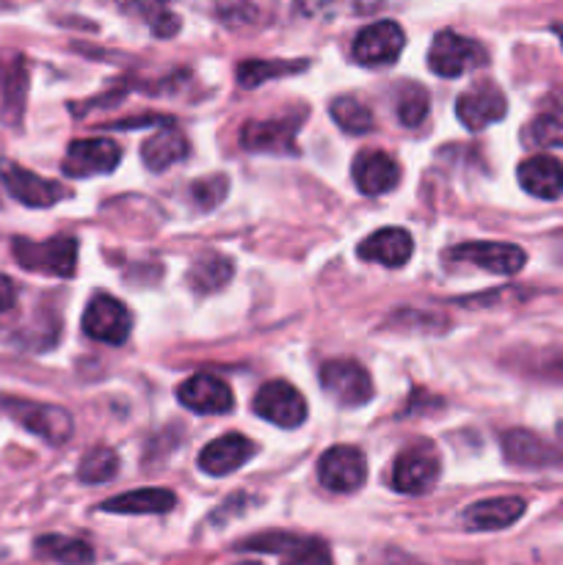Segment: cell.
<instances>
[{
	"label": "cell",
	"instance_id": "1f68e13d",
	"mask_svg": "<svg viewBox=\"0 0 563 565\" xmlns=\"http://www.w3.org/2000/svg\"><path fill=\"white\" fill-rule=\"evenodd\" d=\"M230 191V180L224 174H210L204 180H196L191 185V199L199 210H213L215 204L224 202Z\"/></svg>",
	"mask_w": 563,
	"mask_h": 565
},
{
	"label": "cell",
	"instance_id": "52a82bcc",
	"mask_svg": "<svg viewBox=\"0 0 563 565\" xmlns=\"http://www.w3.org/2000/svg\"><path fill=\"white\" fill-rule=\"evenodd\" d=\"M132 331V315L114 296H94L83 312V334L108 345H125Z\"/></svg>",
	"mask_w": 563,
	"mask_h": 565
},
{
	"label": "cell",
	"instance_id": "d590c367",
	"mask_svg": "<svg viewBox=\"0 0 563 565\" xmlns=\"http://www.w3.org/2000/svg\"><path fill=\"white\" fill-rule=\"evenodd\" d=\"M557 439H561V445H563V419H561V425H557Z\"/></svg>",
	"mask_w": 563,
	"mask_h": 565
},
{
	"label": "cell",
	"instance_id": "7a4b0ae2",
	"mask_svg": "<svg viewBox=\"0 0 563 565\" xmlns=\"http://www.w3.org/2000/svg\"><path fill=\"white\" fill-rule=\"evenodd\" d=\"M439 452L431 441H417L408 445L392 467V489L401 494H425L439 480Z\"/></svg>",
	"mask_w": 563,
	"mask_h": 565
},
{
	"label": "cell",
	"instance_id": "4316f807",
	"mask_svg": "<svg viewBox=\"0 0 563 565\" xmlns=\"http://www.w3.org/2000/svg\"><path fill=\"white\" fill-rule=\"evenodd\" d=\"M331 119L337 121L342 132L348 136H364V132L373 130V110L357 97H337L331 99V108H329Z\"/></svg>",
	"mask_w": 563,
	"mask_h": 565
},
{
	"label": "cell",
	"instance_id": "484cf974",
	"mask_svg": "<svg viewBox=\"0 0 563 565\" xmlns=\"http://www.w3.org/2000/svg\"><path fill=\"white\" fill-rule=\"evenodd\" d=\"M36 552L47 561L64 563V565H92L94 550L86 541L66 539V535H44L36 541Z\"/></svg>",
	"mask_w": 563,
	"mask_h": 565
},
{
	"label": "cell",
	"instance_id": "d6986e66",
	"mask_svg": "<svg viewBox=\"0 0 563 565\" xmlns=\"http://www.w3.org/2000/svg\"><path fill=\"white\" fill-rule=\"evenodd\" d=\"M414 241L406 230L397 226H386V230L373 232L368 241L359 243V257L368 263H379L384 268H401L412 259Z\"/></svg>",
	"mask_w": 563,
	"mask_h": 565
},
{
	"label": "cell",
	"instance_id": "f1b7e54d",
	"mask_svg": "<svg viewBox=\"0 0 563 565\" xmlns=\"http://www.w3.org/2000/svg\"><path fill=\"white\" fill-rule=\"evenodd\" d=\"M116 472H119V456L110 447H94L83 456L81 467H77V478L92 486L108 483L116 478Z\"/></svg>",
	"mask_w": 563,
	"mask_h": 565
},
{
	"label": "cell",
	"instance_id": "2e32d148",
	"mask_svg": "<svg viewBox=\"0 0 563 565\" xmlns=\"http://www.w3.org/2000/svg\"><path fill=\"white\" fill-rule=\"evenodd\" d=\"M353 182L364 196H381L390 193L401 180V166L392 160V154L381 149H364L353 158Z\"/></svg>",
	"mask_w": 563,
	"mask_h": 565
},
{
	"label": "cell",
	"instance_id": "7c38bea8",
	"mask_svg": "<svg viewBox=\"0 0 563 565\" xmlns=\"http://www.w3.org/2000/svg\"><path fill=\"white\" fill-rule=\"evenodd\" d=\"M119 143L108 141V138H83V141L70 143L61 169L70 177H97L110 174L119 166Z\"/></svg>",
	"mask_w": 563,
	"mask_h": 565
},
{
	"label": "cell",
	"instance_id": "44dd1931",
	"mask_svg": "<svg viewBox=\"0 0 563 565\" xmlns=\"http://www.w3.org/2000/svg\"><path fill=\"white\" fill-rule=\"evenodd\" d=\"M519 185L535 199H557L563 193V163L552 154H533L519 163Z\"/></svg>",
	"mask_w": 563,
	"mask_h": 565
},
{
	"label": "cell",
	"instance_id": "9c48e42d",
	"mask_svg": "<svg viewBox=\"0 0 563 565\" xmlns=\"http://www.w3.org/2000/svg\"><path fill=\"white\" fill-rule=\"evenodd\" d=\"M406 36L403 28L392 20L373 22V25L362 28L353 39V61L364 66H386L401 55Z\"/></svg>",
	"mask_w": 563,
	"mask_h": 565
},
{
	"label": "cell",
	"instance_id": "277c9868",
	"mask_svg": "<svg viewBox=\"0 0 563 565\" xmlns=\"http://www.w3.org/2000/svg\"><path fill=\"white\" fill-rule=\"evenodd\" d=\"M486 61V50L475 39L456 31H439L428 50V66L439 77H461L469 70H478Z\"/></svg>",
	"mask_w": 563,
	"mask_h": 565
},
{
	"label": "cell",
	"instance_id": "d6a6232c",
	"mask_svg": "<svg viewBox=\"0 0 563 565\" xmlns=\"http://www.w3.org/2000/svg\"><path fill=\"white\" fill-rule=\"evenodd\" d=\"M370 565H425V563L414 561L412 555H406V552L401 550H384L381 555H375L373 561H370Z\"/></svg>",
	"mask_w": 563,
	"mask_h": 565
},
{
	"label": "cell",
	"instance_id": "3957f363",
	"mask_svg": "<svg viewBox=\"0 0 563 565\" xmlns=\"http://www.w3.org/2000/svg\"><path fill=\"white\" fill-rule=\"evenodd\" d=\"M320 386L329 392L331 401L346 408H359L373 397L370 373L353 359H331L320 367Z\"/></svg>",
	"mask_w": 563,
	"mask_h": 565
},
{
	"label": "cell",
	"instance_id": "836d02e7",
	"mask_svg": "<svg viewBox=\"0 0 563 565\" xmlns=\"http://www.w3.org/2000/svg\"><path fill=\"white\" fill-rule=\"evenodd\" d=\"M17 303V287L9 276L0 274V312H9Z\"/></svg>",
	"mask_w": 563,
	"mask_h": 565
},
{
	"label": "cell",
	"instance_id": "f546056e",
	"mask_svg": "<svg viewBox=\"0 0 563 565\" xmlns=\"http://www.w3.org/2000/svg\"><path fill=\"white\" fill-rule=\"evenodd\" d=\"M230 279H232V263L226 257H219V254L202 257L191 270V285L196 287L199 292L219 290V287H224Z\"/></svg>",
	"mask_w": 563,
	"mask_h": 565
},
{
	"label": "cell",
	"instance_id": "6da1fadb",
	"mask_svg": "<svg viewBox=\"0 0 563 565\" xmlns=\"http://www.w3.org/2000/svg\"><path fill=\"white\" fill-rule=\"evenodd\" d=\"M14 257L25 270H39V274L70 279V276L75 274L77 265V241L70 235L50 237V241L44 243L17 237Z\"/></svg>",
	"mask_w": 563,
	"mask_h": 565
},
{
	"label": "cell",
	"instance_id": "ac0fdd59",
	"mask_svg": "<svg viewBox=\"0 0 563 565\" xmlns=\"http://www.w3.org/2000/svg\"><path fill=\"white\" fill-rule=\"evenodd\" d=\"M528 502L522 497H495V500H484L469 505L461 513V522L467 530H480V533H491V530H506L517 524L524 516Z\"/></svg>",
	"mask_w": 563,
	"mask_h": 565
},
{
	"label": "cell",
	"instance_id": "74e56055",
	"mask_svg": "<svg viewBox=\"0 0 563 565\" xmlns=\"http://www.w3.org/2000/svg\"><path fill=\"white\" fill-rule=\"evenodd\" d=\"M243 565H259V563H243Z\"/></svg>",
	"mask_w": 563,
	"mask_h": 565
},
{
	"label": "cell",
	"instance_id": "8d00e7d4",
	"mask_svg": "<svg viewBox=\"0 0 563 565\" xmlns=\"http://www.w3.org/2000/svg\"><path fill=\"white\" fill-rule=\"evenodd\" d=\"M555 33H557V36H561V42H563V28H561V25L555 28Z\"/></svg>",
	"mask_w": 563,
	"mask_h": 565
},
{
	"label": "cell",
	"instance_id": "30bf717a",
	"mask_svg": "<svg viewBox=\"0 0 563 565\" xmlns=\"http://www.w3.org/2000/svg\"><path fill=\"white\" fill-rule=\"evenodd\" d=\"M506 110H508L506 94H502L500 88L489 81L469 86L456 103L458 121H461V125L472 132L486 130L489 125L500 121L502 116H506Z\"/></svg>",
	"mask_w": 563,
	"mask_h": 565
},
{
	"label": "cell",
	"instance_id": "e575fe53",
	"mask_svg": "<svg viewBox=\"0 0 563 565\" xmlns=\"http://www.w3.org/2000/svg\"><path fill=\"white\" fill-rule=\"evenodd\" d=\"M331 6V0H296V9L304 17H318L320 11H326Z\"/></svg>",
	"mask_w": 563,
	"mask_h": 565
},
{
	"label": "cell",
	"instance_id": "9a60e30c",
	"mask_svg": "<svg viewBox=\"0 0 563 565\" xmlns=\"http://www.w3.org/2000/svg\"><path fill=\"white\" fill-rule=\"evenodd\" d=\"M177 397L185 408L196 414H230L235 408V397H232L230 384L219 375L199 373L188 379L185 384L177 390Z\"/></svg>",
	"mask_w": 563,
	"mask_h": 565
},
{
	"label": "cell",
	"instance_id": "cb8c5ba5",
	"mask_svg": "<svg viewBox=\"0 0 563 565\" xmlns=\"http://www.w3.org/2000/svg\"><path fill=\"white\" fill-rule=\"evenodd\" d=\"M177 505V497L166 489H138L130 494L110 497L99 505V511L108 513H130V516H141V513H169Z\"/></svg>",
	"mask_w": 563,
	"mask_h": 565
},
{
	"label": "cell",
	"instance_id": "5b68a950",
	"mask_svg": "<svg viewBox=\"0 0 563 565\" xmlns=\"http://www.w3.org/2000/svg\"><path fill=\"white\" fill-rule=\"evenodd\" d=\"M318 478L334 494H351L362 489L368 480V461L364 452L353 445H334L320 456Z\"/></svg>",
	"mask_w": 563,
	"mask_h": 565
},
{
	"label": "cell",
	"instance_id": "8992f818",
	"mask_svg": "<svg viewBox=\"0 0 563 565\" xmlns=\"http://www.w3.org/2000/svg\"><path fill=\"white\" fill-rule=\"evenodd\" d=\"M254 414L290 430L307 419V401L287 381H268L254 395Z\"/></svg>",
	"mask_w": 563,
	"mask_h": 565
},
{
	"label": "cell",
	"instance_id": "603a6c76",
	"mask_svg": "<svg viewBox=\"0 0 563 565\" xmlns=\"http://www.w3.org/2000/svg\"><path fill=\"white\" fill-rule=\"evenodd\" d=\"M188 138L177 127H160L155 136H149L141 147V160L149 171H166L169 166L188 158Z\"/></svg>",
	"mask_w": 563,
	"mask_h": 565
},
{
	"label": "cell",
	"instance_id": "4dcf8cb0",
	"mask_svg": "<svg viewBox=\"0 0 563 565\" xmlns=\"http://www.w3.org/2000/svg\"><path fill=\"white\" fill-rule=\"evenodd\" d=\"M428 92H425L419 83H406V86L397 92V119L406 127H419L428 116Z\"/></svg>",
	"mask_w": 563,
	"mask_h": 565
},
{
	"label": "cell",
	"instance_id": "8fae6325",
	"mask_svg": "<svg viewBox=\"0 0 563 565\" xmlns=\"http://www.w3.org/2000/svg\"><path fill=\"white\" fill-rule=\"evenodd\" d=\"M11 417L28 428L31 434L42 436L50 445H61L72 436V417L59 406H44V403L31 401H6Z\"/></svg>",
	"mask_w": 563,
	"mask_h": 565
},
{
	"label": "cell",
	"instance_id": "ffe728a7",
	"mask_svg": "<svg viewBox=\"0 0 563 565\" xmlns=\"http://www.w3.org/2000/svg\"><path fill=\"white\" fill-rule=\"evenodd\" d=\"M298 119L246 121L241 143L248 152H296Z\"/></svg>",
	"mask_w": 563,
	"mask_h": 565
},
{
	"label": "cell",
	"instance_id": "5bb4252c",
	"mask_svg": "<svg viewBox=\"0 0 563 565\" xmlns=\"http://www.w3.org/2000/svg\"><path fill=\"white\" fill-rule=\"evenodd\" d=\"M241 550L279 552V555H285L282 565H331V552L323 541L298 539V535H287V533L259 535V539L246 541Z\"/></svg>",
	"mask_w": 563,
	"mask_h": 565
},
{
	"label": "cell",
	"instance_id": "4fadbf2b",
	"mask_svg": "<svg viewBox=\"0 0 563 565\" xmlns=\"http://www.w3.org/2000/svg\"><path fill=\"white\" fill-rule=\"evenodd\" d=\"M0 180H3L6 191L22 202L25 207H53L55 202L66 196V188H61L59 182L44 180V177L33 174V171L22 169L17 163H0Z\"/></svg>",
	"mask_w": 563,
	"mask_h": 565
},
{
	"label": "cell",
	"instance_id": "e0dca14e",
	"mask_svg": "<svg viewBox=\"0 0 563 565\" xmlns=\"http://www.w3.org/2000/svg\"><path fill=\"white\" fill-rule=\"evenodd\" d=\"M257 452V445L248 441L241 434H224L221 439H213L202 452H199V469L213 478H224V475L241 469L248 458Z\"/></svg>",
	"mask_w": 563,
	"mask_h": 565
},
{
	"label": "cell",
	"instance_id": "83f0119b",
	"mask_svg": "<svg viewBox=\"0 0 563 565\" xmlns=\"http://www.w3.org/2000/svg\"><path fill=\"white\" fill-rule=\"evenodd\" d=\"M307 70V61H243L241 66L235 70L237 83L243 88H257L259 83L270 81V77H282V75H296V72Z\"/></svg>",
	"mask_w": 563,
	"mask_h": 565
},
{
	"label": "cell",
	"instance_id": "ba28073f",
	"mask_svg": "<svg viewBox=\"0 0 563 565\" xmlns=\"http://www.w3.org/2000/svg\"><path fill=\"white\" fill-rule=\"evenodd\" d=\"M447 259L456 263H472L495 276H513L524 268V252L513 243H458L447 252Z\"/></svg>",
	"mask_w": 563,
	"mask_h": 565
},
{
	"label": "cell",
	"instance_id": "7402d4cb",
	"mask_svg": "<svg viewBox=\"0 0 563 565\" xmlns=\"http://www.w3.org/2000/svg\"><path fill=\"white\" fill-rule=\"evenodd\" d=\"M502 452H506V458L513 467L544 469L557 463V452L544 439L530 434V430H508L502 436Z\"/></svg>",
	"mask_w": 563,
	"mask_h": 565
},
{
	"label": "cell",
	"instance_id": "d4e9b609",
	"mask_svg": "<svg viewBox=\"0 0 563 565\" xmlns=\"http://www.w3.org/2000/svg\"><path fill=\"white\" fill-rule=\"evenodd\" d=\"M528 141L535 147H563V94L544 103L528 127Z\"/></svg>",
	"mask_w": 563,
	"mask_h": 565
}]
</instances>
